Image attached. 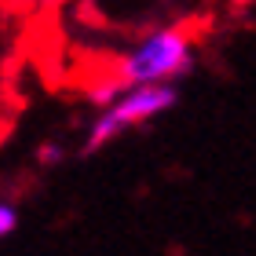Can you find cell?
Segmentation results:
<instances>
[{
    "label": "cell",
    "mask_w": 256,
    "mask_h": 256,
    "mask_svg": "<svg viewBox=\"0 0 256 256\" xmlns=\"http://www.w3.org/2000/svg\"><path fill=\"white\" fill-rule=\"evenodd\" d=\"M62 4H70V0H44V8H62Z\"/></svg>",
    "instance_id": "cell-6"
},
{
    "label": "cell",
    "mask_w": 256,
    "mask_h": 256,
    "mask_svg": "<svg viewBox=\"0 0 256 256\" xmlns=\"http://www.w3.org/2000/svg\"><path fill=\"white\" fill-rule=\"evenodd\" d=\"M176 102H180L176 84H132V88L114 92L106 102H99V114L92 118L88 132H84L80 154H99L102 146L118 143L121 136L165 118Z\"/></svg>",
    "instance_id": "cell-2"
},
{
    "label": "cell",
    "mask_w": 256,
    "mask_h": 256,
    "mask_svg": "<svg viewBox=\"0 0 256 256\" xmlns=\"http://www.w3.org/2000/svg\"><path fill=\"white\" fill-rule=\"evenodd\" d=\"M220 4H224L227 11H246V8L252 4V0H220Z\"/></svg>",
    "instance_id": "cell-5"
},
{
    "label": "cell",
    "mask_w": 256,
    "mask_h": 256,
    "mask_svg": "<svg viewBox=\"0 0 256 256\" xmlns=\"http://www.w3.org/2000/svg\"><path fill=\"white\" fill-rule=\"evenodd\" d=\"M18 230V205L8 202V198H0V242L11 238Z\"/></svg>",
    "instance_id": "cell-3"
},
{
    "label": "cell",
    "mask_w": 256,
    "mask_h": 256,
    "mask_svg": "<svg viewBox=\"0 0 256 256\" xmlns=\"http://www.w3.org/2000/svg\"><path fill=\"white\" fill-rule=\"evenodd\" d=\"M198 66V33L183 22H158L124 44V52L110 62L92 99L106 102L114 92L132 84H180Z\"/></svg>",
    "instance_id": "cell-1"
},
{
    "label": "cell",
    "mask_w": 256,
    "mask_h": 256,
    "mask_svg": "<svg viewBox=\"0 0 256 256\" xmlns=\"http://www.w3.org/2000/svg\"><path fill=\"white\" fill-rule=\"evenodd\" d=\"M66 154H62V146L59 143H44L40 150H37V161H40V165L44 168H52V165H59V161H62Z\"/></svg>",
    "instance_id": "cell-4"
}]
</instances>
